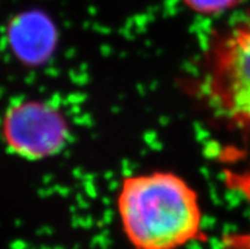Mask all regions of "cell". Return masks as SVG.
Returning a JSON list of instances; mask_svg holds the SVG:
<instances>
[{
  "mask_svg": "<svg viewBox=\"0 0 250 249\" xmlns=\"http://www.w3.org/2000/svg\"><path fill=\"white\" fill-rule=\"evenodd\" d=\"M116 210L132 249H183L206 239L200 195L171 170L125 177L116 196Z\"/></svg>",
  "mask_w": 250,
  "mask_h": 249,
  "instance_id": "cell-1",
  "label": "cell"
},
{
  "mask_svg": "<svg viewBox=\"0 0 250 249\" xmlns=\"http://www.w3.org/2000/svg\"><path fill=\"white\" fill-rule=\"evenodd\" d=\"M200 87L216 118L250 141V10L212 33Z\"/></svg>",
  "mask_w": 250,
  "mask_h": 249,
  "instance_id": "cell-2",
  "label": "cell"
},
{
  "mask_svg": "<svg viewBox=\"0 0 250 249\" xmlns=\"http://www.w3.org/2000/svg\"><path fill=\"white\" fill-rule=\"evenodd\" d=\"M71 126L57 104L23 99L10 104L0 120V139L10 154L29 161L54 158L69 145Z\"/></svg>",
  "mask_w": 250,
  "mask_h": 249,
  "instance_id": "cell-3",
  "label": "cell"
},
{
  "mask_svg": "<svg viewBox=\"0 0 250 249\" xmlns=\"http://www.w3.org/2000/svg\"><path fill=\"white\" fill-rule=\"evenodd\" d=\"M52 23L43 13L22 12L8 23L6 38L12 51L19 60L37 64L46 56L54 42Z\"/></svg>",
  "mask_w": 250,
  "mask_h": 249,
  "instance_id": "cell-4",
  "label": "cell"
},
{
  "mask_svg": "<svg viewBox=\"0 0 250 249\" xmlns=\"http://www.w3.org/2000/svg\"><path fill=\"white\" fill-rule=\"evenodd\" d=\"M183 5L194 14L202 17H220L232 12L245 0H181Z\"/></svg>",
  "mask_w": 250,
  "mask_h": 249,
  "instance_id": "cell-5",
  "label": "cell"
},
{
  "mask_svg": "<svg viewBox=\"0 0 250 249\" xmlns=\"http://www.w3.org/2000/svg\"><path fill=\"white\" fill-rule=\"evenodd\" d=\"M222 249H250V231L225 237L222 240Z\"/></svg>",
  "mask_w": 250,
  "mask_h": 249,
  "instance_id": "cell-6",
  "label": "cell"
}]
</instances>
